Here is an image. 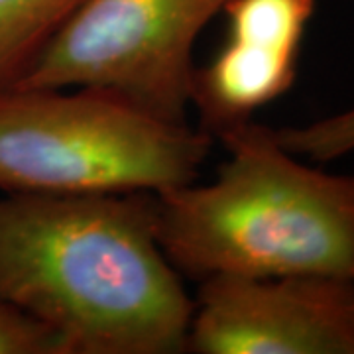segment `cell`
Segmentation results:
<instances>
[{
    "label": "cell",
    "mask_w": 354,
    "mask_h": 354,
    "mask_svg": "<svg viewBox=\"0 0 354 354\" xmlns=\"http://www.w3.org/2000/svg\"><path fill=\"white\" fill-rule=\"evenodd\" d=\"M0 299L69 354H174L193 301L156 232L153 193L0 197Z\"/></svg>",
    "instance_id": "obj_1"
},
{
    "label": "cell",
    "mask_w": 354,
    "mask_h": 354,
    "mask_svg": "<svg viewBox=\"0 0 354 354\" xmlns=\"http://www.w3.org/2000/svg\"><path fill=\"white\" fill-rule=\"evenodd\" d=\"M228 160L207 185L153 193L156 232L179 274L354 281V176L305 165L254 120L215 136Z\"/></svg>",
    "instance_id": "obj_2"
},
{
    "label": "cell",
    "mask_w": 354,
    "mask_h": 354,
    "mask_svg": "<svg viewBox=\"0 0 354 354\" xmlns=\"http://www.w3.org/2000/svg\"><path fill=\"white\" fill-rule=\"evenodd\" d=\"M213 138L95 88L0 91V191L160 193L191 183Z\"/></svg>",
    "instance_id": "obj_3"
},
{
    "label": "cell",
    "mask_w": 354,
    "mask_h": 354,
    "mask_svg": "<svg viewBox=\"0 0 354 354\" xmlns=\"http://www.w3.org/2000/svg\"><path fill=\"white\" fill-rule=\"evenodd\" d=\"M228 0H83L14 87L95 88L185 124L193 46Z\"/></svg>",
    "instance_id": "obj_4"
},
{
    "label": "cell",
    "mask_w": 354,
    "mask_h": 354,
    "mask_svg": "<svg viewBox=\"0 0 354 354\" xmlns=\"http://www.w3.org/2000/svg\"><path fill=\"white\" fill-rule=\"evenodd\" d=\"M185 351L354 354V281L329 276L203 279Z\"/></svg>",
    "instance_id": "obj_5"
},
{
    "label": "cell",
    "mask_w": 354,
    "mask_h": 354,
    "mask_svg": "<svg viewBox=\"0 0 354 354\" xmlns=\"http://www.w3.org/2000/svg\"><path fill=\"white\" fill-rule=\"evenodd\" d=\"M315 2L228 0L227 39L191 77L189 102L203 132L215 140L290 91Z\"/></svg>",
    "instance_id": "obj_6"
},
{
    "label": "cell",
    "mask_w": 354,
    "mask_h": 354,
    "mask_svg": "<svg viewBox=\"0 0 354 354\" xmlns=\"http://www.w3.org/2000/svg\"><path fill=\"white\" fill-rule=\"evenodd\" d=\"M83 0H0V91L14 87Z\"/></svg>",
    "instance_id": "obj_7"
},
{
    "label": "cell",
    "mask_w": 354,
    "mask_h": 354,
    "mask_svg": "<svg viewBox=\"0 0 354 354\" xmlns=\"http://www.w3.org/2000/svg\"><path fill=\"white\" fill-rule=\"evenodd\" d=\"M0 354H69L62 337L22 307L0 299Z\"/></svg>",
    "instance_id": "obj_8"
}]
</instances>
